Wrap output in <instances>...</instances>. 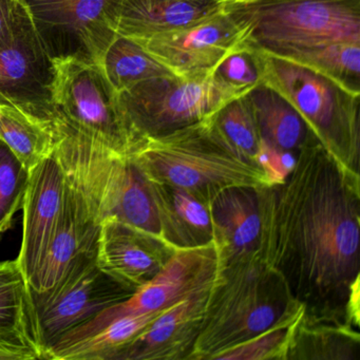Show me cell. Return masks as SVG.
<instances>
[{
  "label": "cell",
  "mask_w": 360,
  "mask_h": 360,
  "mask_svg": "<svg viewBox=\"0 0 360 360\" xmlns=\"http://www.w3.org/2000/svg\"><path fill=\"white\" fill-rule=\"evenodd\" d=\"M258 193L257 254L302 304L301 319L359 330L360 176L315 142Z\"/></svg>",
  "instance_id": "obj_1"
},
{
  "label": "cell",
  "mask_w": 360,
  "mask_h": 360,
  "mask_svg": "<svg viewBox=\"0 0 360 360\" xmlns=\"http://www.w3.org/2000/svg\"><path fill=\"white\" fill-rule=\"evenodd\" d=\"M303 311L281 276L257 252L221 260L189 359L214 360L275 326L292 323Z\"/></svg>",
  "instance_id": "obj_2"
},
{
  "label": "cell",
  "mask_w": 360,
  "mask_h": 360,
  "mask_svg": "<svg viewBox=\"0 0 360 360\" xmlns=\"http://www.w3.org/2000/svg\"><path fill=\"white\" fill-rule=\"evenodd\" d=\"M212 117L164 136L139 141L128 155L150 182L184 189L206 202L229 187L271 185L260 164L236 153L219 136Z\"/></svg>",
  "instance_id": "obj_3"
},
{
  "label": "cell",
  "mask_w": 360,
  "mask_h": 360,
  "mask_svg": "<svg viewBox=\"0 0 360 360\" xmlns=\"http://www.w3.org/2000/svg\"><path fill=\"white\" fill-rule=\"evenodd\" d=\"M261 84L284 98L302 117L333 159L359 176V96L307 67L259 49Z\"/></svg>",
  "instance_id": "obj_4"
},
{
  "label": "cell",
  "mask_w": 360,
  "mask_h": 360,
  "mask_svg": "<svg viewBox=\"0 0 360 360\" xmlns=\"http://www.w3.org/2000/svg\"><path fill=\"white\" fill-rule=\"evenodd\" d=\"M225 11L243 41L267 53L337 41L360 43L359 0H267Z\"/></svg>",
  "instance_id": "obj_5"
},
{
  "label": "cell",
  "mask_w": 360,
  "mask_h": 360,
  "mask_svg": "<svg viewBox=\"0 0 360 360\" xmlns=\"http://www.w3.org/2000/svg\"><path fill=\"white\" fill-rule=\"evenodd\" d=\"M242 94L212 75L147 79L119 94L124 125L132 145L195 125ZM129 153V151H128Z\"/></svg>",
  "instance_id": "obj_6"
},
{
  "label": "cell",
  "mask_w": 360,
  "mask_h": 360,
  "mask_svg": "<svg viewBox=\"0 0 360 360\" xmlns=\"http://www.w3.org/2000/svg\"><path fill=\"white\" fill-rule=\"evenodd\" d=\"M54 66L56 119L113 153L128 155L119 94L100 65L65 58H54Z\"/></svg>",
  "instance_id": "obj_7"
},
{
  "label": "cell",
  "mask_w": 360,
  "mask_h": 360,
  "mask_svg": "<svg viewBox=\"0 0 360 360\" xmlns=\"http://www.w3.org/2000/svg\"><path fill=\"white\" fill-rule=\"evenodd\" d=\"M56 66L32 18L18 0L0 34V105L15 107L41 121L56 119Z\"/></svg>",
  "instance_id": "obj_8"
},
{
  "label": "cell",
  "mask_w": 360,
  "mask_h": 360,
  "mask_svg": "<svg viewBox=\"0 0 360 360\" xmlns=\"http://www.w3.org/2000/svg\"><path fill=\"white\" fill-rule=\"evenodd\" d=\"M220 266V250L216 241L197 248H176L150 281L136 288L125 300L103 309L56 343L89 336L126 316L164 311L191 295L212 288Z\"/></svg>",
  "instance_id": "obj_9"
},
{
  "label": "cell",
  "mask_w": 360,
  "mask_h": 360,
  "mask_svg": "<svg viewBox=\"0 0 360 360\" xmlns=\"http://www.w3.org/2000/svg\"><path fill=\"white\" fill-rule=\"evenodd\" d=\"M103 271L96 257L75 265L60 285L43 298H30L35 340L41 359L65 335L121 302L134 292Z\"/></svg>",
  "instance_id": "obj_10"
},
{
  "label": "cell",
  "mask_w": 360,
  "mask_h": 360,
  "mask_svg": "<svg viewBox=\"0 0 360 360\" xmlns=\"http://www.w3.org/2000/svg\"><path fill=\"white\" fill-rule=\"evenodd\" d=\"M56 153L66 169L68 183L49 252L28 283L30 298H43L53 292L75 265L96 257L98 250L103 220L98 195L81 170L70 160Z\"/></svg>",
  "instance_id": "obj_11"
},
{
  "label": "cell",
  "mask_w": 360,
  "mask_h": 360,
  "mask_svg": "<svg viewBox=\"0 0 360 360\" xmlns=\"http://www.w3.org/2000/svg\"><path fill=\"white\" fill-rule=\"evenodd\" d=\"M53 58L100 64L117 37L121 0H20Z\"/></svg>",
  "instance_id": "obj_12"
},
{
  "label": "cell",
  "mask_w": 360,
  "mask_h": 360,
  "mask_svg": "<svg viewBox=\"0 0 360 360\" xmlns=\"http://www.w3.org/2000/svg\"><path fill=\"white\" fill-rule=\"evenodd\" d=\"M241 41L239 28L224 10L199 24L138 43L176 77H200L212 75Z\"/></svg>",
  "instance_id": "obj_13"
},
{
  "label": "cell",
  "mask_w": 360,
  "mask_h": 360,
  "mask_svg": "<svg viewBox=\"0 0 360 360\" xmlns=\"http://www.w3.org/2000/svg\"><path fill=\"white\" fill-rule=\"evenodd\" d=\"M67 183V172L56 149L30 172L22 205V248L16 258L28 283L41 269L56 236Z\"/></svg>",
  "instance_id": "obj_14"
},
{
  "label": "cell",
  "mask_w": 360,
  "mask_h": 360,
  "mask_svg": "<svg viewBox=\"0 0 360 360\" xmlns=\"http://www.w3.org/2000/svg\"><path fill=\"white\" fill-rule=\"evenodd\" d=\"M176 250L158 236L106 217L101 222L96 264L136 290L161 271Z\"/></svg>",
  "instance_id": "obj_15"
},
{
  "label": "cell",
  "mask_w": 360,
  "mask_h": 360,
  "mask_svg": "<svg viewBox=\"0 0 360 360\" xmlns=\"http://www.w3.org/2000/svg\"><path fill=\"white\" fill-rule=\"evenodd\" d=\"M212 288L191 295L162 311L119 352L115 360L189 359Z\"/></svg>",
  "instance_id": "obj_16"
},
{
  "label": "cell",
  "mask_w": 360,
  "mask_h": 360,
  "mask_svg": "<svg viewBox=\"0 0 360 360\" xmlns=\"http://www.w3.org/2000/svg\"><path fill=\"white\" fill-rule=\"evenodd\" d=\"M100 210L103 219L113 217L164 240L155 184L129 155L111 158Z\"/></svg>",
  "instance_id": "obj_17"
},
{
  "label": "cell",
  "mask_w": 360,
  "mask_h": 360,
  "mask_svg": "<svg viewBox=\"0 0 360 360\" xmlns=\"http://www.w3.org/2000/svg\"><path fill=\"white\" fill-rule=\"evenodd\" d=\"M224 10V0H121L115 31L145 41L199 24Z\"/></svg>",
  "instance_id": "obj_18"
},
{
  "label": "cell",
  "mask_w": 360,
  "mask_h": 360,
  "mask_svg": "<svg viewBox=\"0 0 360 360\" xmlns=\"http://www.w3.org/2000/svg\"><path fill=\"white\" fill-rule=\"evenodd\" d=\"M259 188L229 187L210 201L221 260L243 258L258 252L261 222Z\"/></svg>",
  "instance_id": "obj_19"
},
{
  "label": "cell",
  "mask_w": 360,
  "mask_h": 360,
  "mask_svg": "<svg viewBox=\"0 0 360 360\" xmlns=\"http://www.w3.org/2000/svg\"><path fill=\"white\" fill-rule=\"evenodd\" d=\"M261 141L274 150L298 155L318 142L298 112L271 88L260 84L246 94Z\"/></svg>",
  "instance_id": "obj_20"
},
{
  "label": "cell",
  "mask_w": 360,
  "mask_h": 360,
  "mask_svg": "<svg viewBox=\"0 0 360 360\" xmlns=\"http://www.w3.org/2000/svg\"><path fill=\"white\" fill-rule=\"evenodd\" d=\"M155 184V183H153ZM164 240L174 248L207 245L216 240L210 202L184 189L155 184Z\"/></svg>",
  "instance_id": "obj_21"
},
{
  "label": "cell",
  "mask_w": 360,
  "mask_h": 360,
  "mask_svg": "<svg viewBox=\"0 0 360 360\" xmlns=\"http://www.w3.org/2000/svg\"><path fill=\"white\" fill-rule=\"evenodd\" d=\"M164 311L126 316L89 336L70 342L56 343L46 352L44 359L115 360L119 352Z\"/></svg>",
  "instance_id": "obj_22"
},
{
  "label": "cell",
  "mask_w": 360,
  "mask_h": 360,
  "mask_svg": "<svg viewBox=\"0 0 360 360\" xmlns=\"http://www.w3.org/2000/svg\"><path fill=\"white\" fill-rule=\"evenodd\" d=\"M0 336L30 345L39 353L28 280L18 259L0 261Z\"/></svg>",
  "instance_id": "obj_23"
},
{
  "label": "cell",
  "mask_w": 360,
  "mask_h": 360,
  "mask_svg": "<svg viewBox=\"0 0 360 360\" xmlns=\"http://www.w3.org/2000/svg\"><path fill=\"white\" fill-rule=\"evenodd\" d=\"M359 352V330L334 324L309 323L300 318L295 326L286 360H358Z\"/></svg>",
  "instance_id": "obj_24"
},
{
  "label": "cell",
  "mask_w": 360,
  "mask_h": 360,
  "mask_svg": "<svg viewBox=\"0 0 360 360\" xmlns=\"http://www.w3.org/2000/svg\"><path fill=\"white\" fill-rule=\"evenodd\" d=\"M269 54L317 71L353 91L360 92V43L337 41L288 48Z\"/></svg>",
  "instance_id": "obj_25"
},
{
  "label": "cell",
  "mask_w": 360,
  "mask_h": 360,
  "mask_svg": "<svg viewBox=\"0 0 360 360\" xmlns=\"http://www.w3.org/2000/svg\"><path fill=\"white\" fill-rule=\"evenodd\" d=\"M0 141L29 172L48 157L56 145L50 122L7 105H0Z\"/></svg>",
  "instance_id": "obj_26"
},
{
  "label": "cell",
  "mask_w": 360,
  "mask_h": 360,
  "mask_svg": "<svg viewBox=\"0 0 360 360\" xmlns=\"http://www.w3.org/2000/svg\"><path fill=\"white\" fill-rule=\"evenodd\" d=\"M98 65L117 94L147 79L174 75L138 41L121 35L115 37Z\"/></svg>",
  "instance_id": "obj_27"
},
{
  "label": "cell",
  "mask_w": 360,
  "mask_h": 360,
  "mask_svg": "<svg viewBox=\"0 0 360 360\" xmlns=\"http://www.w3.org/2000/svg\"><path fill=\"white\" fill-rule=\"evenodd\" d=\"M212 123L219 136L236 153L259 164L262 141L246 96L231 101L217 111Z\"/></svg>",
  "instance_id": "obj_28"
},
{
  "label": "cell",
  "mask_w": 360,
  "mask_h": 360,
  "mask_svg": "<svg viewBox=\"0 0 360 360\" xmlns=\"http://www.w3.org/2000/svg\"><path fill=\"white\" fill-rule=\"evenodd\" d=\"M30 172L0 141V240L13 225L14 216L22 210Z\"/></svg>",
  "instance_id": "obj_29"
},
{
  "label": "cell",
  "mask_w": 360,
  "mask_h": 360,
  "mask_svg": "<svg viewBox=\"0 0 360 360\" xmlns=\"http://www.w3.org/2000/svg\"><path fill=\"white\" fill-rule=\"evenodd\" d=\"M212 77L245 96L261 84L262 67L259 50L241 41L221 60Z\"/></svg>",
  "instance_id": "obj_30"
},
{
  "label": "cell",
  "mask_w": 360,
  "mask_h": 360,
  "mask_svg": "<svg viewBox=\"0 0 360 360\" xmlns=\"http://www.w3.org/2000/svg\"><path fill=\"white\" fill-rule=\"evenodd\" d=\"M298 320L285 326H275L231 347L219 354L214 360H286L292 332Z\"/></svg>",
  "instance_id": "obj_31"
},
{
  "label": "cell",
  "mask_w": 360,
  "mask_h": 360,
  "mask_svg": "<svg viewBox=\"0 0 360 360\" xmlns=\"http://www.w3.org/2000/svg\"><path fill=\"white\" fill-rule=\"evenodd\" d=\"M41 355L34 347L0 336V360H35Z\"/></svg>",
  "instance_id": "obj_32"
},
{
  "label": "cell",
  "mask_w": 360,
  "mask_h": 360,
  "mask_svg": "<svg viewBox=\"0 0 360 360\" xmlns=\"http://www.w3.org/2000/svg\"><path fill=\"white\" fill-rule=\"evenodd\" d=\"M18 0H0V34L13 18Z\"/></svg>",
  "instance_id": "obj_33"
},
{
  "label": "cell",
  "mask_w": 360,
  "mask_h": 360,
  "mask_svg": "<svg viewBox=\"0 0 360 360\" xmlns=\"http://www.w3.org/2000/svg\"><path fill=\"white\" fill-rule=\"evenodd\" d=\"M267 0H224L225 8L239 7V6L252 5V4L262 3Z\"/></svg>",
  "instance_id": "obj_34"
}]
</instances>
